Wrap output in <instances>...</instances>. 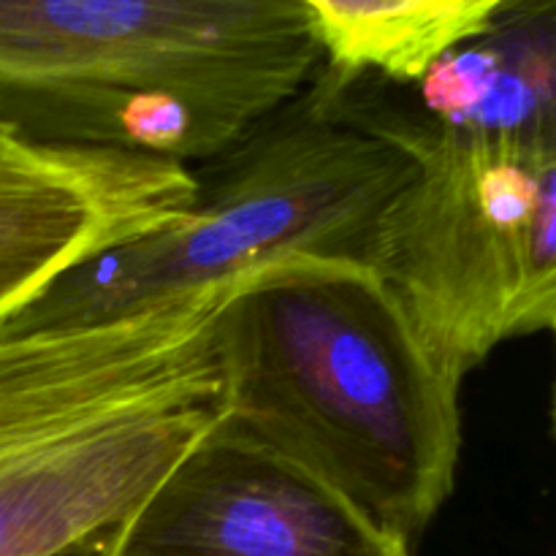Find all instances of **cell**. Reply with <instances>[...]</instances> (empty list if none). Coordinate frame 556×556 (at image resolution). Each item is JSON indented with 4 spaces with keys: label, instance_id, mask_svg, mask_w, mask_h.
Instances as JSON below:
<instances>
[{
    "label": "cell",
    "instance_id": "6da1fadb",
    "mask_svg": "<svg viewBox=\"0 0 556 556\" xmlns=\"http://www.w3.org/2000/svg\"><path fill=\"white\" fill-rule=\"evenodd\" d=\"M220 418L413 548L456 486L462 383L367 264L293 258L244 277L215 331Z\"/></svg>",
    "mask_w": 556,
    "mask_h": 556
},
{
    "label": "cell",
    "instance_id": "7a4b0ae2",
    "mask_svg": "<svg viewBox=\"0 0 556 556\" xmlns=\"http://www.w3.org/2000/svg\"><path fill=\"white\" fill-rule=\"evenodd\" d=\"M326 65L299 0H0V130L199 166Z\"/></svg>",
    "mask_w": 556,
    "mask_h": 556
},
{
    "label": "cell",
    "instance_id": "3957f363",
    "mask_svg": "<svg viewBox=\"0 0 556 556\" xmlns=\"http://www.w3.org/2000/svg\"><path fill=\"white\" fill-rule=\"evenodd\" d=\"M228 280L106 324L0 326V556H60L123 525L220 421Z\"/></svg>",
    "mask_w": 556,
    "mask_h": 556
},
{
    "label": "cell",
    "instance_id": "277c9868",
    "mask_svg": "<svg viewBox=\"0 0 556 556\" xmlns=\"http://www.w3.org/2000/svg\"><path fill=\"white\" fill-rule=\"evenodd\" d=\"M313 90L416 163L367 266L456 383L516 337L556 329V157L413 117L369 71L326 63Z\"/></svg>",
    "mask_w": 556,
    "mask_h": 556
},
{
    "label": "cell",
    "instance_id": "5b68a950",
    "mask_svg": "<svg viewBox=\"0 0 556 556\" xmlns=\"http://www.w3.org/2000/svg\"><path fill=\"white\" fill-rule=\"evenodd\" d=\"M215 163L179 220L76 266L0 326L106 324L307 255L367 264L380 215L416 172L396 141L331 112L313 85Z\"/></svg>",
    "mask_w": 556,
    "mask_h": 556
},
{
    "label": "cell",
    "instance_id": "8992f818",
    "mask_svg": "<svg viewBox=\"0 0 556 556\" xmlns=\"http://www.w3.org/2000/svg\"><path fill=\"white\" fill-rule=\"evenodd\" d=\"M103 556H413L351 503L217 421L106 535Z\"/></svg>",
    "mask_w": 556,
    "mask_h": 556
},
{
    "label": "cell",
    "instance_id": "52a82bcc",
    "mask_svg": "<svg viewBox=\"0 0 556 556\" xmlns=\"http://www.w3.org/2000/svg\"><path fill=\"white\" fill-rule=\"evenodd\" d=\"M199 188L182 163L0 130V318L96 255L179 220Z\"/></svg>",
    "mask_w": 556,
    "mask_h": 556
},
{
    "label": "cell",
    "instance_id": "ba28073f",
    "mask_svg": "<svg viewBox=\"0 0 556 556\" xmlns=\"http://www.w3.org/2000/svg\"><path fill=\"white\" fill-rule=\"evenodd\" d=\"M391 98L424 123L556 157V0H503L486 25Z\"/></svg>",
    "mask_w": 556,
    "mask_h": 556
},
{
    "label": "cell",
    "instance_id": "9c48e42d",
    "mask_svg": "<svg viewBox=\"0 0 556 556\" xmlns=\"http://www.w3.org/2000/svg\"><path fill=\"white\" fill-rule=\"evenodd\" d=\"M313 14L326 63L410 85L476 36L503 0H299Z\"/></svg>",
    "mask_w": 556,
    "mask_h": 556
},
{
    "label": "cell",
    "instance_id": "30bf717a",
    "mask_svg": "<svg viewBox=\"0 0 556 556\" xmlns=\"http://www.w3.org/2000/svg\"><path fill=\"white\" fill-rule=\"evenodd\" d=\"M109 532H103V535L92 538V541H87V543H79V546L68 548V552H63L60 556H103V546H106Z\"/></svg>",
    "mask_w": 556,
    "mask_h": 556
},
{
    "label": "cell",
    "instance_id": "8fae6325",
    "mask_svg": "<svg viewBox=\"0 0 556 556\" xmlns=\"http://www.w3.org/2000/svg\"><path fill=\"white\" fill-rule=\"evenodd\" d=\"M556 334V329H554ZM552 427H554V438H556V380H554V394H552Z\"/></svg>",
    "mask_w": 556,
    "mask_h": 556
}]
</instances>
